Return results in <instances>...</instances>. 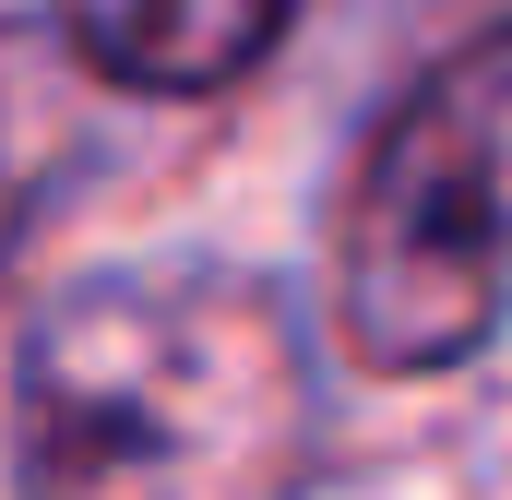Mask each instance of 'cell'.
Masks as SVG:
<instances>
[{"label":"cell","instance_id":"6da1fadb","mask_svg":"<svg viewBox=\"0 0 512 500\" xmlns=\"http://www.w3.org/2000/svg\"><path fill=\"white\" fill-rule=\"evenodd\" d=\"M24 500H298L322 370L298 298L227 250H155L36 298L12 346Z\"/></svg>","mask_w":512,"mask_h":500},{"label":"cell","instance_id":"3957f363","mask_svg":"<svg viewBox=\"0 0 512 500\" xmlns=\"http://www.w3.org/2000/svg\"><path fill=\"white\" fill-rule=\"evenodd\" d=\"M298 24V0H60V48L131 96H215Z\"/></svg>","mask_w":512,"mask_h":500},{"label":"cell","instance_id":"277c9868","mask_svg":"<svg viewBox=\"0 0 512 500\" xmlns=\"http://www.w3.org/2000/svg\"><path fill=\"white\" fill-rule=\"evenodd\" d=\"M12 227H24V179L0 167V250H12Z\"/></svg>","mask_w":512,"mask_h":500},{"label":"cell","instance_id":"7a4b0ae2","mask_svg":"<svg viewBox=\"0 0 512 500\" xmlns=\"http://www.w3.org/2000/svg\"><path fill=\"white\" fill-rule=\"evenodd\" d=\"M334 310L370 370H465L512 310V24L429 60L358 143Z\"/></svg>","mask_w":512,"mask_h":500}]
</instances>
